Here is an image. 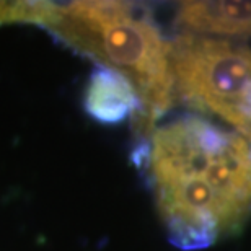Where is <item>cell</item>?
<instances>
[{"label":"cell","instance_id":"6","mask_svg":"<svg viewBox=\"0 0 251 251\" xmlns=\"http://www.w3.org/2000/svg\"><path fill=\"white\" fill-rule=\"evenodd\" d=\"M51 2H0V23L26 22L41 25Z\"/></svg>","mask_w":251,"mask_h":251},{"label":"cell","instance_id":"3","mask_svg":"<svg viewBox=\"0 0 251 251\" xmlns=\"http://www.w3.org/2000/svg\"><path fill=\"white\" fill-rule=\"evenodd\" d=\"M168 44L175 97L228 124L251 145V49L191 33H178Z\"/></svg>","mask_w":251,"mask_h":251},{"label":"cell","instance_id":"1","mask_svg":"<svg viewBox=\"0 0 251 251\" xmlns=\"http://www.w3.org/2000/svg\"><path fill=\"white\" fill-rule=\"evenodd\" d=\"M232 134L189 113L140 140L137 163L145 170L170 243L179 250H205L242 228L215 184V160Z\"/></svg>","mask_w":251,"mask_h":251},{"label":"cell","instance_id":"2","mask_svg":"<svg viewBox=\"0 0 251 251\" xmlns=\"http://www.w3.org/2000/svg\"><path fill=\"white\" fill-rule=\"evenodd\" d=\"M39 26L132 83L142 106L134 121L142 140L175 104L168 39L144 8L127 2L49 3Z\"/></svg>","mask_w":251,"mask_h":251},{"label":"cell","instance_id":"5","mask_svg":"<svg viewBox=\"0 0 251 251\" xmlns=\"http://www.w3.org/2000/svg\"><path fill=\"white\" fill-rule=\"evenodd\" d=\"M83 106L95 121L101 124H121L127 118L135 121L142 108L132 83L123 74L103 65H97L90 74Z\"/></svg>","mask_w":251,"mask_h":251},{"label":"cell","instance_id":"4","mask_svg":"<svg viewBox=\"0 0 251 251\" xmlns=\"http://www.w3.org/2000/svg\"><path fill=\"white\" fill-rule=\"evenodd\" d=\"M175 23L179 33L228 39L251 36V0L183 2Z\"/></svg>","mask_w":251,"mask_h":251}]
</instances>
